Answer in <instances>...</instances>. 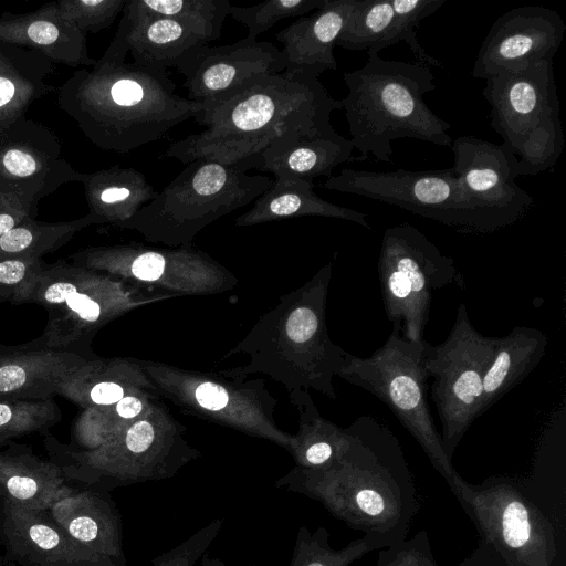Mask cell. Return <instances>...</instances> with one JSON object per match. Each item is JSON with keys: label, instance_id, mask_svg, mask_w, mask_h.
Wrapping results in <instances>:
<instances>
[{"label": "cell", "instance_id": "6da1fadb", "mask_svg": "<svg viewBox=\"0 0 566 566\" xmlns=\"http://www.w3.org/2000/svg\"><path fill=\"white\" fill-rule=\"evenodd\" d=\"M346 430L349 443L338 460L319 469H294L276 486L319 502L334 517L385 548L399 544L420 507L399 440L366 415Z\"/></svg>", "mask_w": 566, "mask_h": 566}, {"label": "cell", "instance_id": "7a4b0ae2", "mask_svg": "<svg viewBox=\"0 0 566 566\" xmlns=\"http://www.w3.org/2000/svg\"><path fill=\"white\" fill-rule=\"evenodd\" d=\"M120 29L91 69L75 71L57 90V105L95 146L129 153L164 138L202 112L176 92L166 71L126 63Z\"/></svg>", "mask_w": 566, "mask_h": 566}, {"label": "cell", "instance_id": "3957f363", "mask_svg": "<svg viewBox=\"0 0 566 566\" xmlns=\"http://www.w3.org/2000/svg\"><path fill=\"white\" fill-rule=\"evenodd\" d=\"M335 109H342L340 101L318 78L284 72L258 77L203 106L195 120L206 128L171 143L164 157L184 164L203 159L255 168L259 156L283 134L331 124Z\"/></svg>", "mask_w": 566, "mask_h": 566}, {"label": "cell", "instance_id": "277c9868", "mask_svg": "<svg viewBox=\"0 0 566 566\" xmlns=\"http://www.w3.org/2000/svg\"><path fill=\"white\" fill-rule=\"evenodd\" d=\"M344 81L348 94L340 101L342 109L350 142L361 153L354 160L373 155L377 161L391 163V142L398 138L451 147V125L423 99L437 87L429 67L370 53L363 67L344 73Z\"/></svg>", "mask_w": 566, "mask_h": 566}, {"label": "cell", "instance_id": "5b68a950", "mask_svg": "<svg viewBox=\"0 0 566 566\" xmlns=\"http://www.w3.org/2000/svg\"><path fill=\"white\" fill-rule=\"evenodd\" d=\"M248 164L223 165L212 160L187 164L157 196L120 228L149 239L179 243L222 216L243 208L265 192L273 179L249 175Z\"/></svg>", "mask_w": 566, "mask_h": 566}, {"label": "cell", "instance_id": "8992f818", "mask_svg": "<svg viewBox=\"0 0 566 566\" xmlns=\"http://www.w3.org/2000/svg\"><path fill=\"white\" fill-rule=\"evenodd\" d=\"M490 125L517 158L520 176H536L558 161L565 137L553 62L501 72L482 91Z\"/></svg>", "mask_w": 566, "mask_h": 566}, {"label": "cell", "instance_id": "52a82bcc", "mask_svg": "<svg viewBox=\"0 0 566 566\" xmlns=\"http://www.w3.org/2000/svg\"><path fill=\"white\" fill-rule=\"evenodd\" d=\"M322 187L394 205L464 234H490L518 221L472 197L452 167L388 172L344 168Z\"/></svg>", "mask_w": 566, "mask_h": 566}, {"label": "cell", "instance_id": "ba28073f", "mask_svg": "<svg viewBox=\"0 0 566 566\" xmlns=\"http://www.w3.org/2000/svg\"><path fill=\"white\" fill-rule=\"evenodd\" d=\"M430 346L392 331L371 356L349 354L337 375L382 401L448 482L457 471L443 451L427 400L429 376L424 361Z\"/></svg>", "mask_w": 566, "mask_h": 566}, {"label": "cell", "instance_id": "9c48e42d", "mask_svg": "<svg viewBox=\"0 0 566 566\" xmlns=\"http://www.w3.org/2000/svg\"><path fill=\"white\" fill-rule=\"evenodd\" d=\"M447 483L502 566L553 565L554 527L513 480L492 476L472 484L457 473Z\"/></svg>", "mask_w": 566, "mask_h": 566}, {"label": "cell", "instance_id": "30bf717a", "mask_svg": "<svg viewBox=\"0 0 566 566\" xmlns=\"http://www.w3.org/2000/svg\"><path fill=\"white\" fill-rule=\"evenodd\" d=\"M377 268L392 331L410 342L424 343L433 293L452 284L463 286L453 259L419 229L402 222L385 230Z\"/></svg>", "mask_w": 566, "mask_h": 566}, {"label": "cell", "instance_id": "8fae6325", "mask_svg": "<svg viewBox=\"0 0 566 566\" xmlns=\"http://www.w3.org/2000/svg\"><path fill=\"white\" fill-rule=\"evenodd\" d=\"M111 284L93 270L60 261L43 263L15 292L10 303L36 304L48 313L43 333L29 346L69 352L88 360L94 331L113 311Z\"/></svg>", "mask_w": 566, "mask_h": 566}, {"label": "cell", "instance_id": "7c38bea8", "mask_svg": "<svg viewBox=\"0 0 566 566\" xmlns=\"http://www.w3.org/2000/svg\"><path fill=\"white\" fill-rule=\"evenodd\" d=\"M494 337L478 332L464 304L443 343L430 346L424 367L433 378L431 397L442 426L441 444L449 460L473 421L481 416L483 377Z\"/></svg>", "mask_w": 566, "mask_h": 566}, {"label": "cell", "instance_id": "4fadbf2b", "mask_svg": "<svg viewBox=\"0 0 566 566\" xmlns=\"http://www.w3.org/2000/svg\"><path fill=\"white\" fill-rule=\"evenodd\" d=\"M81 175L62 157L60 139L45 125L24 115L0 127V191L32 214L42 198L80 181Z\"/></svg>", "mask_w": 566, "mask_h": 566}, {"label": "cell", "instance_id": "5bb4252c", "mask_svg": "<svg viewBox=\"0 0 566 566\" xmlns=\"http://www.w3.org/2000/svg\"><path fill=\"white\" fill-rule=\"evenodd\" d=\"M566 31L559 13L543 6H525L500 15L486 33L472 69L476 80L510 70L553 62Z\"/></svg>", "mask_w": 566, "mask_h": 566}, {"label": "cell", "instance_id": "9a60e30c", "mask_svg": "<svg viewBox=\"0 0 566 566\" xmlns=\"http://www.w3.org/2000/svg\"><path fill=\"white\" fill-rule=\"evenodd\" d=\"M284 57L274 44L244 38L235 43L199 48L177 67L187 98L203 106L226 98L254 78L281 74Z\"/></svg>", "mask_w": 566, "mask_h": 566}, {"label": "cell", "instance_id": "2e32d148", "mask_svg": "<svg viewBox=\"0 0 566 566\" xmlns=\"http://www.w3.org/2000/svg\"><path fill=\"white\" fill-rule=\"evenodd\" d=\"M451 150L452 168L472 197L518 221L533 208L532 195L515 181L517 158L504 143L460 136L452 140Z\"/></svg>", "mask_w": 566, "mask_h": 566}, {"label": "cell", "instance_id": "e0dca14e", "mask_svg": "<svg viewBox=\"0 0 566 566\" xmlns=\"http://www.w3.org/2000/svg\"><path fill=\"white\" fill-rule=\"evenodd\" d=\"M46 511L78 545L111 566H128L122 518L109 491L69 481Z\"/></svg>", "mask_w": 566, "mask_h": 566}, {"label": "cell", "instance_id": "ac0fdd59", "mask_svg": "<svg viewBox=\"0 0 566 566\" xmlns=\"http://www.w3.org/2000/svg\"><path fill=\"white\" fill-rule=\"evenodd\" d=\"M0 545L17 566H111L73 541L46 510L0 500Z\"/></svg>", "mask_w": 566, "mask_h": 566}, {"label": "cell", "instance_id": "d6986e66", "mask_svg": "<svg viewBox=\"0 0 566 566\" xmlns=\"http://www.w3.org/2000/svg\"><path fill=\"white\" fill-rule=\"evenodd\" d=\"M354 146L331 124L316 128H295L274 140L258 158L255 169L274 177L313 181L332 176L340 164L352 161Z\"/></svg>", "mask_w": 566, "mask_h": 566}, {"label": "cell", "instance_id": "ffe728a7", "mask_svg": "<svg viewBox=\"0 0 566 566\" xmlns=\"http://www.w3.org/2000/svg\"><path fill=\"white\" fill-rule=\"evenodd\" d=\"M356 0H325L313 14L301 17L276 34L283 44L284 73L311 78L337 70L336 40Z\"/></svg>", "mask_w": 566, "mask_h": 566}, {"label": "cell", "instance_id": "44dd1931", "mask_svg": "<svg viewBox=\"0 0 566 566\" xmlns=\"http://www.w3.org/2000/svg\"><path fill=\"white\" fill-rule=\"evenodd\" d=\"M0 42L34 50L70 67L93 66L96 61L88 54L86 34L59 12L55 1L28 13L3 12Z\"/></svg>", "mask_w": 566, "mask_h": 566}, {"label": "cell", "instance_id": "7402d4cb", "mask_svg": "<svg viewBox=\"0 0 566 566\" xmlns=\"http://www.w3.org/2000/svg\"><path fill=\"white\" fill-rule=\"evenodd\" d=\"M118 24L134 63L166 71L176 69L206 45L174 19L150 13L127 0Z\"/></svg>", "mask_w": 566, "mask_h": 566}, {"label": "cell", "instance_id": "603a6c76", "mask_svg": "<svg viewBox=\"0 0 566 566\" xmlns=\"http://www.w3.org/2000/svg\"><path fill=\"white\" fill-rule=\"evenodd\" d=\"M88 359L69 352L8 346L0 352V399H46Z\"/></svg>", "mask_w": 566, "mask_h": 566}, {"label": "cell", "instance_id": "cb8c5ba5", "mask_svg": "<svg viewBox=\"0 0 566 566\" xmlns=\"http://www.w3.org/2000/svg\"><path fill=\"white\" fill-rule=\"evenodd\" d=\"M69 482L62 468L14 442L0 449V500L30 510H48Z\"/></svg>", "mask_w": 566, "mask_h": 566}, {"label": "cell", "instance_id": "d4e9b609", "mask_svg": "<svg viewBox=\"0 0 566 566\" xmlns=\"http://www.w3.org/2000/svg\"><path fill=\"white\" fill-rule=\"evenodd\" d=\"M90 212L97 223L120 226L158 193L147 177L133 167L115 165L81 175Z\"/></svg>", "mask_w": 566, "mask_h": 566}, {"label": "cell", "instance_id": "484cf974", "mask_svg": "<svg viewBox=\"0 0 566 566\" xmlns=\"http://www.w3.org/2000/svg\"><path fill=\"white\" fill-rule=\"evenodd\" d=\"M314 182L297 178L274 177L271 187L254 200L252 208L238 217L237 226L318 216L355 222L371 230L364 212L342 207L318 197Z\"/></svg>", "mask_w": 566, "mask_h": 566}, {"label": "cell", "instance_id": "4316f807", "mask_svg": "<svg viewBox=\"0 0 566 566\" xmlns=\"http://www.w3.org/2000/svg\"><path fill=\"white\" fill-rule=\"evenodd\" d=\"M548 337L537 328L516 326L494 337L491 359L483 377L481 415L524 380L542 360Z\"/></svg>", "mask_w": 566, "mask_h": 566}, {"label": "cell", "instance_id": "83f0119b", "mask_svg": "<svg viewBox=\"0 0 566 566\" xmlns=\"http://www.w3.org/2000/svg\"><path fill=\"white\" fill-rule=\"evenodd\" d=\"M53 73L54 63L41 53L0 42V127L54 90L46 82Z\"/></svg>", "mask_w": 566, "mask_h": 566}, {"label": "cell", "instance_id": "f1b7e54d", "mask_svg": "<svg viewBox=\"0 0 566 566\" xmlns=\"http://www.w3.org/2000/svg\"><path fill=\"white\" fill-rule=\"evenodd\" d=\"M97 223L91 213L60 222H43L28 217L0 237V254L42 259L66 244L76 232Z\"/></svg>", "mask_w": 566, "mask_h": 566}, {"label": "cell", "instance_id": "f546056e", "mask_svg": "<svg viewBox=\"0 0 566 566\" xmlns=\"http://www.w3.org/2000/svg\"><path fill=\"white\" fill-rule=\"evenodd\" d=\"M136 4L158 15L176 20L208 44L220 38L231 3L228 0H135Z\"/></svg>", "mask_w": 566, "mask_h": 566}, {"label": "cell", "instance_id": "4dcf8cb0", "mask_svg": "<svg viewBox=\"0 0 566 566\" xmlns=\"http://www.w3.org/2000/svg\"><path fill=\"white\" fill-rule=\"evenodd\" d=\"M385 548L376 538L364 535L340 549L329 544L328 531L321 526L311 531L301 526L296 533L289 566H349L369 552Z\"/></svg>", "mask_w": 566, "mask_h": 566}, {"label": "cell", "instance_id": "1f68e13d", "mask_svg": "<svg viewBox=\"0 0 566 566\" xmlns=\"http://www.w3.org/2000/svg\"><path fill=\"white\" fill-rule=\"evenodd\" d=\"M394 19L391 0H356L335 45L374 53Z\"/></svg>", "mask_w": 566, "mask_h": 566}, {"label": "cell", "instance_id": "d6a6232c", "mask_svg": "<svg viewBox=\"0 0 566 566\" xmlns=\"http://www.w3.org/2000/svg\"><path fill=\"white\" fill-rule=\"evenodd\" d=\"M62 420L53 398L0 399V447L32 433H46Z\"/></svg>", "mask_w": 566, "mask_h": 566}, {"label": "cell", "instance_id": "836d02e7", "mask_svg": "<svg viewBox=\"0 0 566 566\" xmlns=\"http://www.w3.org/2000/svg\"><path fill=\"white\" fill-rule=\"evenodd\" d=\"M446 0H391L392 23L374 53L400 41L408 44L416 63L426 67H442V63L427 53L417 39L416 29L421 20L436 12Z\"/></svg>", "mask_w": 566, "mask_h": 566}, {"label": "cell", "instance_id": "e575fe53", "mask_svg": "<svg viewBox=\"0 0 566 566\" xmlns=\"http://www.w3.org/2000/svg\"><path fill=\"white\" fill-rule=\"evenodd\" d=\"M325 0H269L252 7L231 6L229 14L248 29L245 38L256 36L287 18H301L323 7Z\"/></svg>", "mask_w": 566, "mask_h": 566}, {"label": "cell", "instance_id": "d590c367", "mask_svg": "<svg viewBox=\"0 0 566 566\" xmlns=\"http://www.w3.org/2000/svg\"><path fill=\"white\" fill-rule=\"evenodd\" d=\"M127 0H61L55 1L59 12L84 34L109 28Z\"/></svg>", "mask_w": 566, "mask_h": 566}, {"label": "cell", "instance_id": "8d00e7d4", "mask_svg": "<svg viewBox=\"0 0 566 566\" xmlns=\"http://www.w3.org/2000/svg\"><path fill=\"white\" fill-rule=\"evenodd\" d=\"M222 527V520H213L179 545L153 559L151 566H193L206 554Z\"/></svg>", "mask_w": 566, "mask_h": 566}, {"label": "cell", "instance_id": "74e56055", "mask_svg": "<svg viewBox=\"0 0 566 566\" xmlns=\"http://www.w3.org/2000/svg\"><path fill=\"white\" fill-rule=\"evenodd\" d=\"M433 556L426 531H420L410 539L379 549L376 566H420Z\"/></svg>", "mask_w": 566, "mask_h": 566}, {"label": "cell", "instance_id": "f35d334b", "mask_svg": "<svg viewBox=\"0 0 566 566\" xmlns=\"http://www.w3.org/2000/svg\"><path fill=\"white\" fill-rule=\"evenodd\" d=\"M43 263L38 258L0 254V302H10L19 287Z\"/></svg>", "mask_w": 566, "mask_h": 566}, {"label": "cell", "instance_id": "ab89813d", "mask_svg": "<svg viewBox=\"0 0 566 566\" xmlns=\"http://www.w3.org/2000/svg\"><path fill=\"white\" fill-rule=\"evenodd\" d=\"M33 214L17 199L0 191V237Z\"/></svg>", "mask_w": 566, "mask_h": 566}, {"label": "cell", "instance_id": "60d3db41", "mask_svg": "<svg viewBox=\"0 0 566 566\" xmlns=\"http://www.w3.org/2000/svg\"><path fill=\"white\" fill-rule=\"evenodd\" d=\"M198 403L208 410H221L228 403V394L219 385L202 382L195 391Z\"/></svg>", "mask_w": 566, "mask_h": 566}, {"label": "cell", "instance_id": "b9f144b4", "mask_svg": "<svg viewBox=\"0 0 566 566\" xmlns=\"http://www.w3.org/2000/svg\"><path fill=\"white\" fill-rule=\"evenodd\" d=\"M115 412L119 418L132 419L140 413L142 402L133 396H124L119 401L114 403Z\"/></svg>", "mask_w": 566, "mask_h": 566}, {"label": "cell", "instance_id": "7bdbcfd3", "mask_svg": "<svg viewBox=\"0 0 566 566\" xmlns=\"http://www.w3.org/2000/svg\"><path fill=\"white\" fill-rule=\"evenodd\" d=\"M459 566H502L483 544Z\"/></svg>", "mask_w": 566, "mask_h": 566}, {"label": "cell", "instance_id": "ee69618b", "mask_svg": "<svg viewBox=\"0 0 566 566\" xmlns=\"http://www.w3.org/2000/svg\"><path fill=\"white\" fill-rule=\"evenodd\" d=\"M200 566H227L223 560L217 557H210L203 555L201 558ZM244 566H258V565H244Z\"/></svg>", "mask_w": 566, "mask_h": 566}, {"label": "cell", "instance_id": "f6af8a7d", "mask_svg": "<svg viewBox=\"0 0 566 566\" xmlns=\"http://www.w3.org/2000/svg\"><path fill=\"white\" fill-rule=\"evenodd\" d=\"M420 566H438L433 556L426 559Z\"/></svg>", "mask_w": 566, "mask_h": 566}, {"label": "cell", "instance_id": "bcb514c9", "mask_svg": "<svg viewBox=\"0 0 566 566\" xmlns=\"http://www.w3.org/2000/svg\"><path fill=\"white\" fill-rule=\"evenodd\" d=\"M0 566H17L14 563L6 559L3 556L0 557Z\"/></svg>", "mask_w": 566, "mask_h": 566}, {"label": "cell", "instance_id": "7dc6e473", "mask_svg": "<svg viewBox=\"0 0 566 566\" xmlns=\"http://www.w3.org/2000/svg\"><path fill=\"white\" fill-rule=\"evenodd\" d=\"M8 346L0 344V352L6 349Z\"/></svg>", "mask_w": 566, "mask_h": 566}]
</instances>
